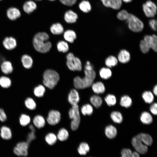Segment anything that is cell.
<instances>
[{
	"label": "cell",
	"mask_w": 157,
	"mask_h": 157,
	"mask_svg": "<svg viewBox=\"0 0 157 157\" xmlns=\"http://www.w3.org/2000/svg\"><path fill=\"white\" fill-rule=\"evenodd\" d=\"M45 140L47 144L49 146L54 145L57 141L56 135L53 133H49L45 136Z\"/></svg>",
	"instance_id": "obj_27"
},
{
	"label": "cell",
	"mask_w": 157,
	"mask_h": 157,
	"mask_svg": "<svg viewBox=\"0 0 157 157\" xmlns=\"http://www.w3.org/2000/svg\"><path fill=\"white\" fill-rule=\"evenodd\" d=\"M6 119V116L3 110L0 108V121L3 122H4Z\"/></svg>",
	"instance_id": "obj_53"
},
{
	"label": "cell",
	"mask_w": 157,
	"mask_h": 157,
	"mask_svg": "<svg viewBox=\"0 0 157 157\" xmlns=\"http://www.w3.org/2000/svg\"><path fill=\"white\" fill-rule=\"evenodd\" d=\"M21 61L24 67L29 69L31 67L33 63V60L32 58L27 54L23 55L21 58Z\"/></svg>",
	"instance_id": "obj_22"
},
{
	"label": "cell",
	"mask_w": 157,
	"mask_h": 157,
	"mask_svg": "<svg viewBox=\"0 0 157 157\" xmlns=\"http://www.w3.org/2000/svg\"><path fill=\"white\" fill-rule=\"evenodd\" d=\"M85 76L83 78L77 76L74 79V85L77 89H83L92 85L96 77L95 72L93 70H85Z\"/></svg>",
	"instance_id": "obj_2"
},
{
	"label": "cell",
	"mask_w": 157,
	"mask_h": 157,
	"mask_svg": "<svg viewBox=\"0 0 157 157\" xmlns=\"http://www.w3.org/2000/svg\"><path fill=\"white\" fill-rule=\"evenodd\" d=\"M29 145L26 142H20L17 144L13 149L14 153L19 156H26Z\"/></svg>",
	"instance_id": "obj_10"
},
{
	"label": "cell",
	"mask_w": 157,
	"mask_h": 157,
	"mask_svg": "<svg viewBox=\"0 0 157 157\" xmlns=\"http://www.w3.org/2000/svg\"><path fill=\"white\" fill-rule=\"evenodd\" d=\"M91 86L93 91L96 94H102L105 91V86L101 82L98 81L93 83Z\"/></svg>",
	"instance_id": "obj_20"
},
{
	"label": "cell",
	"mask_w": 157,
	"mask_h": 157,
	"mask_svg": "<svg viewBox=\"0 0 157 157\" xmlns=\"http://www.w3.org/2000/svg\"><path fill=\"white\" fill-rule=\"evenodd\" d=\"M90 101L92 105L96 108L100 107L102 103L101 98L97 95L92 96L90 97Z\"/></svg>",
	"instance_id": "obj_32"
},
{
	"label": "cell",
	"mask_w": 157,
	"mask_h": 157,
	"mask_svg": "<svg viewBox=\"0 0 157 157\" xmlns=\"http://www.w3.org/2000/svg\"><path fill=\"white\" fill-rule=\"evenodd\" d=\"M129 29L135 32L141 31L144 27L142 22L135 15L130 13L129 15L126 20Z\"/></svg>",
	"instance_id": "obj_5"
},
{
	"label": "cell",
	"mask_w": 157,
	"mask_h": 157,
	"mask_svg": "<svg viewBox=\"0 0 157 157\" xmlns=\"http://www.w3.org/2000/svg\"><path fill=\"white\" fill-rule=\"evenodd\" d=\"M43 82L45 86L50 89H52L56 85L59 79L58 74L56 71L48 69L44 72Z\"/></svg>",
	"instance_id": "obj_3"
},
{
	"label": "cell",
	"mask_w": 157,
	"mask_h": 157,
	"mask_svg": "<svg viewBox=\"0 0 157 157\" xmlns=\"http://www.w3.org/2000/svg\"><path fill=\"white\" fill-rule=\"evenodd\" d=\"M121 157H140L138 153L135 151L132 152L129 149H124L121 151Z\"/></svg>",
	"instance_id": "obj_34"
},
{
	"label": "cell",
	"mask_w": 157,
	"mask_h": 157,
	"mask_svg": "<svg viewBox=\"0 0 157 157\" xmlns=\"http://www.w3.org/2000/svg\"><path fill=\"white\" fill-rule=\"evenodd\" d=\"M3 44L4 47L8 50H11L15 49L17 46L16 39L14 38L6 37L3 40Z\"/></svg>",
	"instance_id": "obj_13"
},
{
	"label": "cell",
	"mask_w": 157,
	"mask_h": 157,
	"mask_svg": "<svg viewBox=\"0 0 157 157\" xmlns=\"http://www.w3.org/2000/svg\"><path fill=\"white\" fill-rule=\"evenodd\" d=\"M31 120L30 117L25 114H22L19 118V122L21 125L23 126L27 125L30 122Z\"/></svg>",
	"instance_id": "obj_49"
},
{
	"label": "cell",
	"mask_w": 157,
	"mask_h": 157,
	"mask_svg": "<svg viewBox=\"0 0 157 157\" xmlns=\"http://www.w3.org/2000/svg\"><path fill=\"white\" fill-rule=\"evenodd\" d=\"M79 6L80 10L85 13L89 12L91 9L90 4L87 1H82L80 3Z\"/></svg>",
	"instance_id": "obj_38"
},
{
	"label": "cell",
	"mask_w": 157,
	"mask_h": 157,
	"mask_svg": "<svg viewBox=\"0 0 157 157\" xmlns=\"http://www.w3.org/2000/svg\"><path fill=\"white\" fill-rule=\"evenodd\" d=\"M80 99L79 95L77 90L75 89H72L68 96L67 100L69 103L72 106L77 105Z\"/></svg>",
	"instance_id": "obj_11"
},
{
	"label": "cell",
	"mask_w": 157,
	"mask_h": 157,
	"mask_svg": "<svg viewBox=\"0 0 157 157\" xmlns=\"http://www.w3.org/2000/svg\"><path fill=\"white\" fill-rule=\"evenodd\" d=\"M153 92L156 96L157 95V85H156L154 87L153 90Z\"/></svg>",
	"instance_id": "obj_55"
},
{
	"label": "cell",
	"mask_w": 157,
	"mask_h": 157,
	"mask_svg": "<svg viewBox=\"0 0 157 157\" xmlns=\"http://www.w3.org/2000/svg\"><path fill=\"white\" fill-rule=\"evenodd\" d=\"M69 118L72 120L71 129L72 131L76 130L79 126L81 121L79 108L78 104L72 106L69 110Z\"/></svg>",
	"instance_id": "obj_4"
},
{
	"label": "cell",
	"mask_w": 157,
	"mask_h": 157,
	"mask_svg": "<svg viewBox=\"0 0 157 157\" xmlns=\"http://www.w3.org/2000/svg\"><path fill=\"white\" fill-rule=\"evenodd\" d=\"M64 37L67 41L70 43H73L76 39V36L75 33L74 31L68 30L64 32Z\"/></svg>",
	"instance_id": "obj_28"
},
{
	"label": "cell",
	"mask_w": 157,
	"mask_h": 157,
	"mask_svg": "<svg viewBox=\"0 0 157 157\" xmlns=\"http://www.w3.org/2000/svg\"><path fill=\"white\" fill-rule=\"evenodd\" d=\"M110 117L111 119L115 123L120 124L122 121V115L119 112L113 111L111 113Z\"/></svg>",
	"instance_id": "obj_37"
},
{
	"label": "cell",
	"mask_w": 157,
	"mask_h": 157,
	"mask_svg": "<svg viewBox=\"0 0 157 157\" xmlns=\"http://www.w3.org/2000/svg\"><path fill=\"white\" fill-rule=\"evenodd\" d=\"M104 100L107 104L109 106L114 105L116 103L115 96L111 94H108L105 98Z\"/></svg>",
	"instance_id": "obj_46"
},
{
	"label": "cell",
	"mask_w": 157,
	"mask_h": 157,
	"mask_svg": "<svg viewBox=\"0 0 157 157\" xmlns=\"http://www.w3.org/2000/svg\"><path fill=\"white\" fill-rule=\"evenodd\" d=\"M0 135L1 138L4 140L10 139L12 135L10 129L6 126H3L1 129Z\"/></svg>",
	"instance_id": "obj_26"
},
{
	"label": "cell",
	"mask_w": 157,
	"mask_h": 157,
	"mask_svg": "<svg viewBox=\"0 0 157 157\" xmlns=\"http://www.w3.org/2000/svg\"><path fill=\"white\" fill-rule=\"evenodd\" d=\"M132 104V99L128 96L125 95L121 97L120 104L122 106L126 108H129L131 106Z\"/></svg>",
	"instance_id": "obj_35"
},
{
	"label": "cell",
	"mask_w": 157,
	"mask_h": 157,
	"mask_svg": "<svg viewBox=\"0 0 157 157\" xmlns=\"http://www.w3.org/2000/svg\"><path fill=\"white\" fill-rule=\"evenodd\" d=\"M35 0L39 1H41V0Z\"/></svg>",
	"instance_id": "obj_57"
},
{
	"label": "cell",
	"mask_w": 157,
	"mask_h": 157,
	"mask_svg": "<svg viewBox=\"0 0 157 157\" xmlns=\"http://www.w3.org/2000/svg\"><path fill=\"white\" fill-rule=\"evenodd\" d=\"M67 65L68 68L72 71H81L82 64L80 60L75 57L73 53H69L66 56Z\"/></svg>",
	"instance_id": "obj_6"
},
{
	"label": "cell",
	"mask_w": 157,
	"mask_h": 157,
	"mask_svg": "<svg viewBox=\"0 0 157 157\" xmlns=\"http://www.w3.org/2000/svg\"><path fill=\"white\" fill-rule=\"evenodd\" d=\"M132 143L136 150L140 154H145L147 152V146L137 135L133 138Z\"/></svg>",
	"instance_id": "obj_7"
},
{
	"label": "cell",
	"mask_w": 157,
	"mask_h": 157,
	"mask_svg": "<svg viewBox=\"0 0 157 157\" xmlns=\"http://www.w3.org/2000/svg\"><path fill=\"white\" fill-rule=\"evenodd\" d=\"M130 59V55L129 51L125 49L121 50L118 55V59L121 63L128 62Z\"/></svg>",
	"instance_id": "obj_17"
},
{
	"label": "cell",
	"mask_w": 157,
	"mask_h": 157,
	"mask_svg": "<svg viewBox=\"0 0 157 157\" xmlns=\"http://www.w3.org/2000/svg\"><path fill=\"white\" fill-rule=\"evenodd\" d=\"M150 110L151 113L154 115L157 114V104L156 103H154L150 106Z\"/></svg>",
	"instance_id": "obj_52"
},
{
	"label": "cell",
	"mask_w": 157,
	"mask_h": 157,
	"mask_svg": "<svg viewBox=\"0 0 157 157\" xmlns=\"http://www.w3.org/2000/svg\"><path fill=\"white\" fill-rule=\"evenodd\" d=\"M101 77L104 79H108L111 76L112 73L110 69L108 68L103 67L99 71Z\"/></svg>",
	"instance_id": "obj_36"
},
{
	"label": "cell",
	"mask_w": 157,
	"mask_h": 157,
	"mask_svg": "<svg viewBox=\"0 0 157 157\" xmlns=\"http://www.w3.org/2000/svg\"><path fill=\"white\" fill-rule=\"evenodd\" d=\"M69 135V133L67 130L65 128H62L59 130L56 136L58 140L63 142L67 140Z\"/></svg>",
	"instance_id": "obj_25"
},
{
	"label": "cell",
	"mask_w": 157,
	"mask_h": 157,
	"mask_svg": "<svg viewBox=\"0 0 157 157\" xmlns=\"http://www.w3.org/2000/svg\"><path fill=\"white\" fill-rule=\"evenodd\" d=\"M85 70L87 71H91L93 70V67L90 64H86L85 66Z\"/></svg>",
	"instance_id": "obj_54"
},
{
	"label": "cell",
	"mask_w": 157,
	"mask_h": 157,
	"mask_svg": "<svg viewBox=\"0 0 157 157\" xmlns=\"http://www.w3.org/2000/svg\"></svg>",
	"instance_id": "obj_59"
},
{
	"label": "cell",
	"mask_w": 157,
	"mask_h": 157,
	"mask_svg": "<svg viewBox=\"0 0 157 157\" xmlns=\"http://www.w3.org/2000/svg\"><path fill=\"white\" fill-rule=\"evenodd\" d=\"M63 4L68 6H72L76 3L77 0H59Z\"/></svg>",
	"instance_id": "obj_50"
},
{
	"label": "cell",
	"mask_w": 157,
	"mask_h": 157,
	"mask_svg": "<svg viewBox=\"0 0 157 157\" xmlns=\"http://www.w3.org/2000/svg\"><path fill=\"white\" fill-rule=\"evenodd\" d=\"M1 68L2 72L6 74H10L13 70L12 63L8 61H3L1 65Z\"/></svg>",
	"instance_id": "obj_21"
},
{
	"label": "cell",
	"mask_w": 157,
	"mask_h": 157,
	"mask_svg": "<svg viewBox=\"0 0 157 157\" xmlns=\"http://www.w3.org/2000/svg\"><path fill=\"white\" fill-rule=\"evenodd\" d=\"M45 90L44 87L41 85H40L35 88L34 93L36 97H40L43 96Z\"/></svg>",
	"instance_id": "obj_41"
},
{
	"label": "cell",
	"mask_w": 157,
	"mask_h": 157,
	"mask_svg": "<svg viewBox=\"0 0 157 157\" xmlns=\"http://www.w3.org/2000/svg\"><path fill=\"white\" fill-rule=\"evenodd\" d=\"M129 15L130 13H128L126 10H123L118 13L117 17L120 20H126L128 19Z\"/></svg>",
	"instance_id": "obj_48"
},
{
	"label": "cell",
	"mask_w": 157,
	"mask_h": 157,
	"mask_svg": "<svg viewBox=\"0 0 157 157\" xmlns=\"http://www.w3.org/2000/svg\"><path fill=\"white\" fill-rule=\"evenodd\" d=\"M140 119L143 124H149L153 121V118L151 114L147 112H142L140 117Z\"/></svg>",
	"instance_id": "obj_30"
},
{
	"label": "cell",
	"mask_w": 157,
	"mask_h": 157,
	"mask_svg": "<svg viewBox=\"0 0 157 157\" xmlns=\"http://www.w3.org/2000/svg\"><path fill=\"white\" fill-rule=\"evenodd\" d=\"M77 18V14L72 10H69L66 11L64 15L65 20L68 23L76 22Z\"/></svg>",
	"instance_id": "obj_18"
},
{
	"label": "cell",
	"mask_w": 157,
	"mask_h": 157,
	"mask_svg": "<svg viewBox=\"0 0 157 157\" xmlns=\"http://www.w3.org/2000/svg\"><path fill=\"white\" fill-rule=\"evenodd\" d=\"M25 104L26 107L31 110L35 109L36 108V104L35 102L32 98L28 97L25 100Z\"/></svg>",
	"instance_id": "obj_47"
},
{
	"label": "cell",
	"mask_w": 157,
	"mask_h": 157,
	"mask_svg": "<svg viewBox=\"0 0 157 157\" xmlns=\"http://www.w3.org/2000/svg\"><path fill=\"white\" fill-rule=\"evenodd\" d=\"M144 39L148 42L149 44L151 49L156 52L157 51V37L155 34L152 35H145Z\"/></svg>",
	"instance_id": "obj_14"
},
{
	"label": "cell",
	"mask_w": 157,
	"mask_h": 157,
	"mask_svg": "<svg viewBox=\"0 0 157 157\" xmlns=\"http://www.w3.org/2000/svg\"><path fill=\"white\" fill-rule=\"evenodd\" d=\"M33 122L35 126L38 129L43 127L45 124L44 118L40 115L35 116L33 119Z\"/></svg>",
	"instance_id": "obj_24"
},
{
	"label": "cell",
	"mask_w": 157,
	"mask_h": 157,
	"mask_svg": "<svg viewBox=\"0 0 157 157\" xmlns=\"http://www.w3.org/2000/svg\"><path fill=\"white\" fill-rule=\"evenodd\" d=\"M140 47L141 51L144 53H147L151 49L149 44L144 39L140 41Z\"/></svg>",
	"instance_id": "obj_43"
},
{
	"label": "cell",
	"mask_w": 157,
	"mask_h": 157,
	"mask_svg": "<svg viewBox=\"0 0 157 157\" xmlns=\"http://www.w3.org/2000/svg\"><path fill=\"white\" fill-rule=\"evenodd\" d=\"M90 149L89 144L87 142H83L79 144L77 150L79 155L85 156L90 151Z\"/></svg>",
	"instance_id": "obj_16"
},
{
	"label": "cell",
	"mask_w": 157,
	"mask_h": 157,
	"mask_svg": "<svg viewBox=\"0 0 157 157\" xmlns=\"http://www.w3.org/2000/svg\"><path fill=\"white\" fill-rule=\"evenodd\" d=\"M117 63V59L116 57L113 56H110L108 57L105 61L106 65L110 68L115 66Z\"/></svg>",
	"instance_id": "obj_39"
},
{
	"label": "cell",
	"mask_w": 157,
	"mask_h": 157,
	"mask_svg": "<svg viewBox=\"0 0 157 157\" xmlns=\"http://www.w3.org/2000/svg\"><path fill=\"white\" fill-rule=\"evenodd\" d=\"M7 15L10 19L14 20L20 16L21 13L18 9L14 7H11L7 10Z\"/></svg>",
	"instance_id": "obj_15"
},
{
	"label": "cell",
	"mask_w": 157,
	"mask_h": 157,
	"mask_svg": "<svg viewBox=\"0 0 157 157\" xmlns=\"http://www.w3.org/2000/svg\"><path fill=\"white\" fill-rule=\"evenodd\" d=\"M138 135L147 146H149L152 144L153 142L152 138L149 135L146 133H141Z\"/></svg>",
	"instance_id": "obj_33"
},
{
	"label": "cell",
	"mask_w": 157,
	"mask_h": 157,
	"mask_svg": "<svg viewBox=\"0 0 157 157\" xmlns=\"http://www.w3.org/2000/svg\"></svg>",
	"instance_id": "obj_60"
},
{
	"label": "cell",
	"mask_w": 157,
	"mask_h": 157,
	"mask_svg": "<svg viewBox=\"0 0 157 157\" xmlns=\"http://www.w3.org/2000/svg\"><path fill=\"white\" fill-rule=\"evenodd\" d=\"M61 118L60 113L56 110H51L48 113L47 118L48 123L51 125H55L58 124Z\"/></svg>",
	"instance_id": "obj_9"
},
{
	"label": "cell",
	"mask_w": 157,
	"mask_h": 157,
	"mask_svg": "<svg viewBox=\"0 0 157 157\" xmlns=\"http://www.w3.org/2000/svg\"><path fill=\"white\" fill-rule=\"evenodd\" d=\"M106 7L111 8L114 10L119 9L122 5V0H101Z\"/></svg>",
	"instance_id": "obj_12"
},
{
	"label": "cell",
	"mask_w": 157,
	"mask_h": 157,
	"mask_svg": "<svg viewBox=\"0 0 157 157\" xmlns=\"http://www.w3.org/2000/svg\"><path fill=\"white\" fill-rule=\"evenodd\" d=\"M142 8L144 14L148 17H153L156 14V6L150 0L147 1L144 3Z\"/></svg>",
	"instance_id": "obj_8"
},
{
	"label": "cell",
	"mask_w": 157,
	"mask_h": 157,
	"mask_svg": "<svg viewBox=\"0 0 157 157\" xmlns=\"http://www.w3.org/2000/svg\"><path fill=\"white\" fill-rule=\"evenodd\" d=\"M126 3H128L131 2L132 0H122Z\"/></svg>",
	"instance_id": "obj_56"
},
{
	"label": "cell",
	"mask_w": 157,
	"mask_h": 157,
	"mask_svg": "<svg viewBox=\"0 0 157 157\" xmlns=\"http://www.w3.org/2000/svg\"><path fill=\"white\" fill-rule=\"evenodd\" d=\"M81 111L82 114L84 115H90L93 112V108L91 105L87 104H84L81 107Z\"/></svg>",
	"instance_id": "obj_31"
},
{
	"label": "cell",
	"mask_w": 157,
	"mask_h": 157,
	"mask_svg": "<svg viewBox=\"0 0 157 157\" xmlns=\"http://www.w3.org/2000/svg\"><path fill=\"white\" fill-rule=\"evenodd\" d=\"M142 96L144 101L146 103L151 104L154 101L153 95L150 91H145L143 93Z\"/></svg>",
	"instance_id": "obj_42"
},
{
	"label": "cell",
	"mask_w": 157,
	"mask_h": 157,
	"mask_svg": "<svg viewBox=\"0 0 157 157\" xmlns=\"http://www.w3.org/2000/svg\"><path fill=\"white\" fill-rule=\"evenodd\" d=\"M11 85L10 79L8 77L3 76L0 77V85L3 88H8Z\"/></svg>",
	"instance_id": "obj_44"
},
{
	"label": "cell",
	"mask_w": 157,
	"mask_h": 157,
	"mask_svg": "<svg viewBox=\"0 0 157 157\" xmlns=\"http://www.w3.org/2000/svg\"><path fill=\"white\" fill-rule=\"evenodd\" d=\"M105 132L106 136L111 139L114 138L117 135V130L115 127L110 125L106 127Z\"/></svg>",
	"instance_id": "obj_23"
},
{
	"label": "cell",
	"mask_w": 157,
	"mask_h": 157,
	"mask_svg": "<svg viewBox=\"0 0 157 157\" xmlns=\"http://www.w3.org/2000/svg\"><path fill=\"white\" fill-rule=\"evenodd\" d=\"M29 128L30 130V132L28 134L26 142L29 145L30 143L36 138L35 129L33 126L31 125L29 126Z\"/></svg>",
	"instance_id": "obj_40"
},
{
	"label": "cell",
	"mask_w": 157,
	"mask_h": 157,
	"mask_svg": "<svg viewBox=\"0 0 157 157\" xmlns=\"http://www.w3.org/2000/svg\"><path fill=\"white\" fill-rule=\"evenodd\" d=\"M37 8V5L33 1L31 0L26 2L23 5V8L24 11L29 14L33 12Z\"/></svg>",
	"instance_id": "obj_19"
},
{
	"label": "cell",
	"mask_w": 157,
	"mask_h": 157,
	"mask_svg": "<svg viewBox=\"0 0 157 157\" xmlns=\"http://www.w3.org/2000/svg\"><path fill=\"white\" fill-rule=\"evenodd\" d=\"M49 38L48 35L45 32H39L34 36L33 44L35 49L41 53H46L50 49L52 45L48 41Z\"/></svg>",
	"instance_id": "obj_1"
},
{
	"label": "cell",
	"mask_w": 157,
	"mask_h": 157,
	"mask_svg": "<svg viewBox=\"0 0 157 157\" xmlns=\"http://www.w3.org/2000/svg\"><path fill=\"white\" fill-rule=\"evenodd\" d=\"M57 47L59 51L62 52L63 53L67 52L69 49L67 43L63 41H60L58 42L57 44Z\"/></svg>",
	"instance_id": "obj_45"
},
{
	"label": "cell",
	"mask_w": 157,
	"mask_h": 157,
	"mask_svg": "<svg viewBox=\"0 0 157 157\" xmlns=\"http://www.w3.org/2000/svg\"><path fill=\"white\" fill-rule=\"evenodd\" d=\"M50 31L53 34L59 35L63 33L64 28L62 25L59 23H56L52 25L50 27Z\"/></svg>",
	"instance_id": "obj_29"
},
{
	"label": "cell",
	"mask_w": 157,
	"mask_h": 157,
	"mask_svg": "<svg viewBox=\"0 0 157 157\" xmlns=\"http://www.w3.org/2000/svg\"><path fill=\"white\" fill-rule=\"evenodd\" d=\"M149 25L151 28L154 31L157 30V22L156 20L151 19L149 22Z\"/></svg>",
	"instance_id": "obj_51"
},
{
	"label": "cell",
	"mask_w": 157,
	"mask_h": 157,
	"mask_svg": "<svg viewBox=\"0 0 157 157\" xmlns=\"http://www.w3.org/2000/svg\"><path fill=\"white\" fill-rule=\"evenodd\" d=\"M49 0L51 1H53L55 0Z\"/></svg>",
	"instance_id": "obj_58"
}]
</instances>
